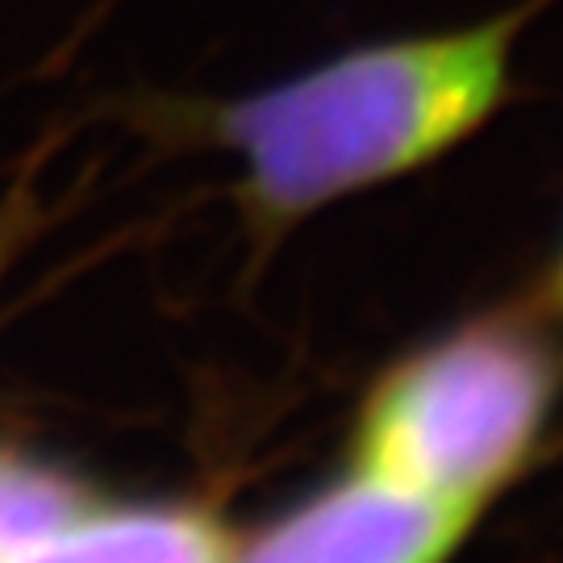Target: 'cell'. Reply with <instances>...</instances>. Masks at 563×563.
Here are the masks:
<instances>
[{"mask_svg": "<svg viewBox=\"0 0 563 563\" xmlns=\"http://www.w3.org/2000/svg\"><path fill=\"white\" fill-rule=\"evenodd\" d=\"M551 401L555 360L526 325H467L372 388L355 467L481 514L530 455Z\"/></svg>", "mask_w": 563, "mask_h": 563, "instance_id": "7a4b0ae2", "label": "cell"}, {"mask_svg": "<svg viewBox=\"0 0 563 563\" xmlns=\"http://www.w3.org/2000/svg\"><path fill=\"white\" fill-rule=\"evenodd\" d=\"M526 13L372 42L218 104L205 134L242 167L260 225H297L351 192L446 155L501 109Z\"/></svg>", "mask_w": 563, "mask_h": 563, "instance_id": "6da1fadb", "label": "cell"}, {"mask_svg": "<svg viewBox=\"0 0 563 563\" xmlns=\"http://www.w3.org/2000/svg\"><path fill=\"white\" fill-rule=\"evenodd\" d=\"M543 301L551 313H560L563 318V246H560V255H555V263H551V272H547Z\"/></svg>", "mask_w": 563, "mask_h": 563, "instance_id": "8992f818", "label": "cell"}, {"mask_svg": "<svg viewBox=\"0 0 563 563\" xmlns=\"http://www.w3.org/2000/svg\"><path fill=\"white\" fill-rule=\"evenodd\" d=\"M230 543L218 526L172 505H92L59 534L13 563H225Z\"/></svg>", "mask_w": 563, "mask_h": 563, "instance_id": "277c9868", "label": "cell"}, {"mask_svg": "<svg viewBox=\"0 0 563 563\" xmlns=\"http://www.w3.org/2000/svg\"><path fill=\"white\" fill-rule=\"evenodd\" d=\"M476 509L355 467L325 484L225 563H446Z\"/></svg>", "mask_w": 563, "mask_h": 563, "instance_id": "3957f363", "label": "cell"}, {"mask_svg": "<svg viewBox=\"0 0 563 563\" xmlns=\"http://www.w3.org/2000/svg\"><path fill=\"white\" fill-rule=\"evenodd\" d=\"M92 505L97 497L76 481H67L63 472L0 455V563L21 560L25 551L59 534L63 526H71Z\"/></svg>", "mask_w": 563, "mask_h": 563, "instance_id": "5b68a950", "label": "cell"}]
</instances>
